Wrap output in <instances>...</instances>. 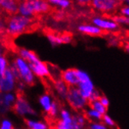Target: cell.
<instances>
[{"label":"cell","mask_w":129,"mask_h":129,"mask_svg":"<svg viewBox=\"0 0 129 129\" xmlns=\"http://www.w3.org/2000/svg\"><path fill=\"white\" fill-rule=\"evenodd\" d=\"M36 20V17L23 16L19 13L10 15L6 20V32L9 36L15 38L31 31L37 26Z\"/></svg>","instance_id":"1"},{"label":"cell","mask_w":129,"mask_h":129,"mask_svg":"<svg viewBox=\"0 0 129 129\" xmlns=\"http://www.w3.org/2000/svg\"><path fill=\"white\" fill-rule=\"evenodd\" d=\"M51 9L50 4L46 0H31L20 2L17 13L23 16L36 17L39 15L49 13Z\"/></svg>","instance_id":"2"},{"label":"cell","mask_w":129,"mask_h":129,"mask_svg":"<svg viewBox=\"0 0 129 129\" xmlns=\"http://www.w3.org/2000/svg\"><path fill=\"white\" fill-rule=\"evenodd\" d=\"M10 69L14 74L17 81H23L26 85L32 86L35 84V74L28 63L20 56L16 57L13 61Z\"/></svg>","instance_id":"3"},{"label":"cell","mask_w":129,"mask_h":129,"mask_svg":"<svg viewBox=\"0 0 129 129\" xmlns=\"http://www.w3.org/2000/svg\"><path fill=\"white\" fill-rule=\"evenodd\" d=\"M66 100L76 112H82L88 106V100L81 95L77 86L69 87Z\"/></svg>","instance_id":"4"},{"label":"cell","mask_w":129,"mask_h":129,"mask_svg":"<svg viewBox=\"0 0 129 129\" xmlns=\"http://www.w3.org/2000/svg\"><path fill=\"white\" fill-rule=\"evenodd\" d=\"M90 6L96 12L104 15H112L122 6V0H92Z\"/></svg>","instance_id":"5"},{"label":"cell","mask_w":129,"mask_h":129,"mask_svg":"<svg viewBox=\"0 0 129 129\" xmlns=\"http://www.w3.org/2000/svg\"><path fill=\"white\" fill-rule=\"evenodd\" d=\"M17 95L16 101L12 108V110L16 113V114L24 117V116H36L35 110L31 107V106L30 105L28 101L26 100L24 97L23 92L17 91Z\"/></svg>","instance_id":"6"},{"label":"cell","mask_w":129,"mask_h":129,"mask_svg":"<svg viewBox=\"0 0 129 129\" xmlns=\"http://www.w3.org/2000/svg\"><path fill=\"white\" fill-rule=\"evenodd\" d=\"M78 75L79 78V82L77 87L79 89L81 95L88 100L91 94L92 93L94 89L95 88V85L92 79H91L90 76L85 71L78 70Z\"/></svg>","instance_id":"7"},{"label":"cell","mask_w":129,"mask_h":129,"mask_svg":"<svg viewBox=\"0 0 129 129\" xmlns=\"http://www.w3.org/2000/svg\"><path fill=\"white\" fill-rule=\"evenodd\" d=\"M92 24L102 29L105 32H115L120 29V25L112 17L105 16H95L92 18Z\"/></svg>","instance_id":"8"},{"label":"cell","mask_w":129,"mask_h":129,"mask_svg":"<svg viewBox=\"0 0 129 129\" xmlns=\"http://www.w3.org/2000/svg\"><path fill=\"white\" fill-rule=\"evenodd\" d=\"M17 81V80L9 66L6 70V71L1 75V78H0V92H12V91L14 90L15 87H16Z\"/></svg>","instance_id":"9"},{"label":"cell","mask_w":129,"mask_h":129,"mask_svg":"<svg viewBox=\"0 0 129 129\" xmlns=\"http://www.w3.org/2000/svg\"><path fill=\"white\" fill-rule=\"evenodd\" d=\"M17 96L10 92H0V115H5L12 108L16 101Z\"/></svg>","instance_id":"10"},{"label":"cell","mask_w":129,"mask_h":129,"mask_svg":"<svg viewBox=\"0 0 129 129\" xmlns=\"http://www.w3.org/2000/svg\"><path fill=\"white\" fill-rule=\"evenodd\" d=\"M46 37L52 45H59L61 44L71 43L73 39V36L71 33H56L54 31H49L46 32Z\"/></svg>","instance_id":"11"},{"label":"cell","mask_w":129,"mask_h":129,"mask_svg":"<svg viewBox=\"0 0 129 129\" xmlns=\"http://www.w3.org/2000/svg\"><path fill=\"white\" fill-rule=\"evenodd\" d=\"M32 72L34 73L35 76H37L38 78L41 79L45 78H51L49 64L45 63L39 59L37 61L28 63Z\"/></svg>","instance_id":"12"},{"label":"cell","mask_w":129,"mask_h":129,"mask_svg":"<svg viewBox=\"0 0 129 129\" xmlns=\"http://www.w3.org/2000/svg\"><path fill=\"white\" fill-rule=\"evenodd\" d=\"M60 119L55 121L54 126L58 129H74L73 115L67 110H61L59 112Z\"/></svg>","instance_id":"13"},{"label":"cell","mask_w":129,"mask_h":129,"mask_svg":"<svg viewBox=\"0 0 129 129\" xmlns=\"http://www.w3.org/2000/svg\"><path fill=\"white\" fill-rule=\"evenodd\" d=\"M78 31L85 35L92 36V37H98L104 35V31L93 24H81L78 26Z\"/></svg>","instance_id":"14"},{"label":"cell","mask_w":129,"mask_h":129,"mask_svg":"<svg viewBox=\"0 0 129 129\" xmlns=\"http://www.w3.org/2000/svg\"><path fill=\"white\" fill-rule=\"evenodd\" d=\"M61 79L69 87L77 86L79 82V78L78 75V69L71 68V69H67L64 71H62Z\"/></svg>","instance_id":"15"},{"label":"cell","mask_w":129,"mask_h":129,"mask_svg":"<svg viewBox=\"0 0 129 129\" xmlns=\"http://www.w3.org/2000/svg\"><path fill=\"white\" fill-rule=\"evenodd\" d=\"M19 3L17 0H0V10L9 16L16 14L18 12Z\"/></svg>","instance_id":"16"},{"label":"cell","mask_w":129,"mask_h":129,"mask_svg":"<svg viewBox=\"0 0 129 129\" xmlns=\"http://www.w3.org/2000/svg\"><path fill=\"white\" fill-rule=\"evenodd\" d=\"M53 85L56 92L57 95L59 96V98L62 99V100H66L68 93V90H69V86L61 78L53 81Z\"/></svg>","instance_id":"17"},{"label":"cell","mask_w":129,"mask_h":129,"mask_svg":"<svg viewBox=\"0 0 129 129\" xmlns=\"http://www.w3.org/2000/svg\"><path fill=\"white\" fill-rule=\"evenodd\" d=\"M17 52H18L19 56H20L24 60H26L28 63L37 61V60L39 59V57L37 56V55L33 51L28 50L26 49H23V48H19L17 49Z\"/></svg>","instance_id":"18"},{"label":"cell","mask_w":129,"mask_h":129,"mask_svg":"<svg viewBox=\"0 0 129 129\" xmlns=\"http://www.w3.org/2000/svg\"><path fill=\"white\" fill-rule=\"evenodd\" d=\"M83 113L85 116V117L87 118V120L88 121H100L102 120V117L103 115L100 112H98L97 110L92 109V107H88L83 110Z\"/></svg>","instance_id":"19"},{"label":"cell","mask_w":129,"mask_h":129,"mask_svg":"<svg viewBox=\"0 0 129 129\" xmlns=\"http://www.w3.org/2000/svg\"><path fill=\"white\" fill-rule=\"evenodd\" d=\"M73 121L74 129H81L84 128L87 124V118L85 117L84 113L82 112H77V113L73 115Z\"/></svg>","instance_id":"20"},{"label":"cell","mask_w":129,"mask_h":129,"mask_svg":"<svg viewBox=\"0 0 129 129\" xmlns=\"http://www.w3.org/2000/svg\"><path fill=\"white\" fill-rule=\"evenodd\" d=\"M52 100L49 94H44L39 97V103L45 113H48L51 108Z\"/></svg>","instance_id":"21"},{"label":"cell","mask_w":129,"mask_h":129,"mask_svg":"<svg viewBox=\"0 0 129 129\" xmlns=\"http://www.w3.org/2000/svg\"><path fill=\"white\" fill-rule=\"evenodd\" d=\"M25 124L27 126L28 128L31 129H46L49 127V124L42 122V121H36L33 120H30V119H26L25 120Z\"/></svg>","instance_id":"22"},{"label":"cell","mask_w":129,"mask_h":129,"mask_svg":"<svg viewBox=\"0 0 129 129\" xmlns=\"http://www.w3.org/2000/svg\"><path fill=\"white\" fill-rule=\"evenodd\" d=\"M59 113V105L58 102L52 101V105H51V108H50L49 111L47 113L49 118H50L51 120L56 121L55 119L57 117Z\"/></svg>","instance_id":"23"},{"label":"cell","mask_w":129,"mask_h":129,"mask_svg":"<svg viewBox=\"0 0 129 129\" xmlns=\"http://www.w3.org/2000/svg\"><path fill=\"white\" fill-rule=\"evenodd\" d=\"M46 1L53 6L59 7L61 10H66L70 8L71 6V0H46Z\"/></svg>","instance_id":"24"},{"label":"cell","mask_w":129,"mask_h":129,"mask_svg":"<svg viewBox=\"0 0 129 129\" xmlns=\"http://www.w3.org/2000/svg\"><path fill=\"white\" fill-rule=\"evenodd\" d=\"M88 107H92V109L97 110L98 112H100L102 115H104L107 113V108L104 107V106L100 103V101L97 100L95 101H92L88 103Z\"/></svg>","instance_id":"25"},{"label":"cell","mask_w":129,"mask_h":129,"mask_svg":"<svg viewBox=\"0 0 129 129\" xmlns=\"http://www.w3.org/2000/svg\"><path fill=\"white\" fill-rule=\"evenodd\" d=\"M112 18L120 26L124 25V26L129 27V17H125L124 15H121V14H115Z\"/></svg>","instance_id":"26"},{"label":"cell","mask_w":129,"mask_h":129,"mask_svg":"<svg viewBox=\"0 0 129 129\" xmlns=\"http://www.w3.org/2000/svg\"><path fill=\"white\" fill-rule=\"evenodd\" d=\"M101 121L107 127H116L115 121L113 120V118L110 116H109L107 113H106V114L103 115V117H102V120Z\"/></svg>","instance_id":"27"},{"label":"cell","mask_w":129,"mask_h":129,"mask_svg":"<svg viewBox=\"0 0 129 129\" xmlns=\"http://www.w3.org/2000/svg\"><path fill=\"white\" fill-rule=\"evenodd\" d=\"M8 67V61L6 58L3 55H1L0 56V75H2L6 71Z\"/></svg>","instance_id":"28"},{"label":"cell","mask_w":129,"mask_h":129,"mask_svg":"<svg viewBox=\"0 0 129 129\" xmlns=\"http://www.w3.org/2000/svg\"><path fill=\"white\" fill-rule=\"evenodd\" d=\"M89 128L91 129H107V127L106 126L102 121H92L89 124Z\"/></svg>","instance_id":"29"},{"label":"cell","mask_w":129,"mask_h":129,"mask_svg":"<svg viewBox=\"0 0 129 129\" xmlns=\"http://www.w3.org/2000/svg\"><path fill=\"white\" fill-rule=\"evenodd\" d=\"M0 128L1 129H12L13 128V124L8 119H3L0 122Z\"/></svg>","instance_id":"30"},{"label":"cell","mask_w":129,"mask_h":129,"mask_svg":"<svg viewBox=\"0 0 129 129\" xmlns=\"http://www.w3.org/2000/svg\"><path fill=\"white\" fill-rule=\"evenodd\" d=\"M102 93L99 91L98 89L95 88L94 91L92 92V93L91 94V95L89 96V98L88 99V103L89 102H92V101H95V100H97L100 99V97L101 96Z\"/></svg>","instance_id":"31"},{"label":"cell","mask_w":129,"mask_h":129,"mask_svg":"<svg viewBox=\"0 0 129 129\" xmlns=\"http://www.w3.org/2000/svg\"><path fill=\"white\" fill-rule=\"evenodd\" d=\"M6 34V20L0 13V36Z\"/></svg>","instance_id":"32"},{"label":"cell","mask_w":129,"mask_h":129,"mask_svg":"<svg viewBox=\"0 0 129 129\" xmlns=\"http://www.w3.org/2000/svg\"><path fill=\"white\" fill-rule=\"evenodd\" d=\"M118 10H119L120 14L129 17V6H126V5L121 6Z\"/></svg>","instance_id":"33"},{"label":"cell","mask_w":129,"mask_h":129,"mask_svg":"<svg viewBox=\"0 0 129 129\" xmlns=\"http://www.w3.org/2000/svg\"><path fill=\"white\" fill-rule=\"evenodd\" d=\"M99 100L100 101V103L104 106V107H106L107 108L109 107V106H110V100H109V99L104 95H101V96L100 97V99H99Z\"/></svg>","instance_id":"34"},{"label":"cell","mask_w":129,"mask_h":129,"mask_svg":"<svg viewBox=\"0 0 129 129\" xmlns=\"http://www.w3.org/2000/svg\"><path fill=\"white\" fill-rule=\"evenodd\" d=\"M108 43L110 46H117V45H119V40L117 38L110 37L108 39Z\"/></svg>","instance_id":"35"},{"label":"cell","mask_w":129,"mask_h":129,"mask_svg":"<svg viewBox=\"0 0 129 129\" xmlns=\"http://www.w3.org/2000/svg\"><path fill=\"white\" fill-rule=\"evenodd\" d=\"M74 1L78 5L81 6H85L90 5V3L92 0H74Z\"/></svg>","instance_id":"36"},{"label":"cell","mask_w":129,"mask_h":129,"mask_svg":"<svg viewBox=\"0 0 129 129\" xmlns=\"http://www.w3.org/2000/svg\"><path fill=\"white\" fill-rule=\"evenodd\" d=\"M124 49L126 52H127V53H129V41L126 42L124 44Z\"/></svg>","instance_id":"37"},{"label":"cell","mask_w":129,"mask_h":129,"mask_svg":"<svg viewBox=\"0 0 129 129\" xmlns=\"http://www.w3.org/2000/svg\"><path fill=\"white\" fill-rule=\"evenodd\" d=\"M122 4L129 6V0H122Z\"/></svg>","instance_id":"38"},{"label":"cell","mask_w":129,"mask_h":129,"mask_svg":"<svg viewBox=\"0 0 129 129\" xmlns=\"http://www.w3.org/2000/svg\"><path fill=\"white\" fill-rule=\"evenodd\" d=\"M1 55H3V49L2 45H0V56H1Z\"/></svg>","instance_id":"39"},{"label":"cell","mask_w":129,"mask_h":129,"mask_svg":"<svg viewBox=\"0 0 129 129\" xmlns=\"http://www.w3.org/2000/svg\"><path fill=\"white\" fill-rule=\"evenodd\" d=\"M19 2H24V1H31V0H17Z\"/></svg>","instance_id":"40"},{"label":"cell","mask_w":129,"mask_h":129,"mask_svg":"<svg viewBox=\"0 0 129 129\" xmlns=\"http://www.w3.org/2000/svg\"><path fill=\"white\" fill-rule=\"evenodd\" d=\"M0 78H1V75H0Z\"/></svg>","instance_id":"41"}]
</instances>
